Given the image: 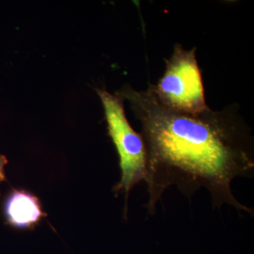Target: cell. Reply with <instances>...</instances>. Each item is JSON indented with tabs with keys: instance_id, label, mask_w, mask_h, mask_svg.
<instances>
[{
	"instance_id": "6da1fadb",
	"label": "cell",
	"mask_w": 254,
	"mask_h": 254,
	"mask_svg": "<svg viewBox=\"0 0 254 254\" xmlns=\"http://www.w3.org/2000/svg\"><path fill=\"white\" fill-rule=\"evenodd\" d=\"M116 95L128 100L141 123L148 155V213L154 214L165 190L176 186L188 198L206 189L214 208L230 205L254 215L232 193L235 179L254 173L253 141L240 120L209 108L198 114L175 111L158 99L151 86L145 91L124 87Z\"/></svg>"
},
{
	"instance_id": "7a4b0ae2",
	"label": "cell",
	"mask_w": 254,
	"mask_h": 254,
	"mask_svg": "<svg viewBox=\"0 0 254 254\" xmlns=\"http://www.w3.org/2000/svg\"><path fill=\"white\" fill-rule=\"evenodd\" d=\"M104 108L108 133L118 150L121 179L114 190L125 195V214L130 190L146 178L148 155L141 134L134 131L125 115L123 100L105 90H97Z\"/></svg>"
},
{
	"instance_id": "3957f363",
	"label": "cell",
	"mask_w": 254,
	"mask_h": 254,
	"mask_svg": "<svg viewBox=\"0 0 254 254\" xmlns=\"http://www.w3.org/2000/svg\"><path fill=\"white\" fill-rule=\"evenodd\" d=\"M151 87L158 99L175 111L198 114L208 109L195 48L187 50L176 45L163 77Z\"/></svg>"
},
{
	"instance_id": "277c9868",
	"label": "cell",
	"mask_w": 254,
	"mask_h": 254,
	"mask_svg": "<svg viewBox=\"0 0 254 254\" xmlns=\"http://www.w3.org/2000/svg\"><path fill=\"white\" fill-rule=\"evenodd\" d=\"M4 214L6 222L18 229L32 228L47 215L38 197L22 190L9 193L5 200Z\"/></svg>"
},
{
	"instance_id": "5b68a950",
	"label": "cell",
	"mask_w": 254,
	"mask_h": 254,
	"mask_svg": "<svg viewBox=\"0 0 254 254\" xmlns=\"http://www.w3.org/2000/svg\"><path fill=\"white\" fill-rule=\"evenodd\" d=\"M8 163V160L4 155L0 154V185L6 180L4 168ZM1 195V193H0Z\"/></svg>"
}]
</instances>
